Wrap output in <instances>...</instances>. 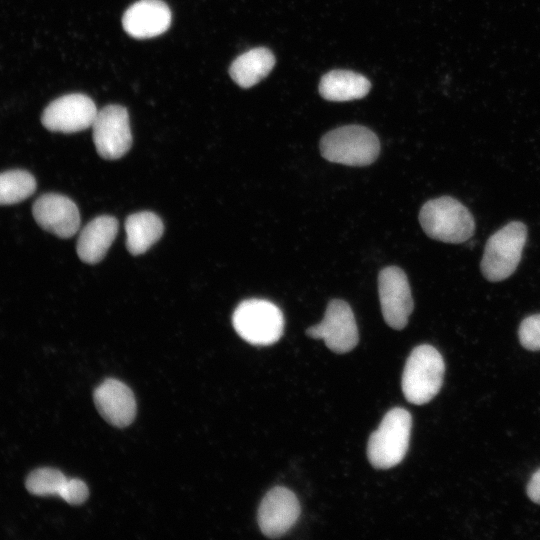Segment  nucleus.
I'll return each mask as SVG.
<instances>
[{
  "label": "nucleus",
  "mask_w": 540,
  "mask_h": 540,
  "mask_svg": "<svg viewBox=\"0 0 540 540\" xmlns=\"http://www.w3.org/2000/svg\"><path fill=\"white\" fill-rule=\"evenodd\" d=\"M419 222L430 238L445 243H463L475 231L471 212L449 196L427 201L419 212Z\"/></svg>",
  "instance_id": "obj_1"
},
{
  "label": "nucleus",
  "mask_w": 540,
  "mask_h": 540,
  "mask_svg": "<svg viewBox=\"0 0 540 540\" xmlns=\"http://www.w3.org/2000/svg\"><path fill=\"white\" fill-rule=\"evenodd\" d=\"M445 371L444 360L431 345L415 347L406 360L402 374V391L412 404L423 405L440 391Z\"/></svg>",
  "instance_id": "obj_2"
},
{
  "label": "nucleus",
  "mask_w": 540,
  "mask_h": 540,
  "mask_svg": "<svg viewBox=\"0 0 540 540\" xmlns=\"http://www.w3.org/2000/svg\"><path fill=\"white\" fill-rule=\"evenodd\" d=\"M324 159L347 166L372 164L380 152L377 135L361 125H347L326 133L320 141Z\"/></svg>",
  "instance_id": "obj_3"
},
{
  "label": "nucleus",
  "mask_w": 540,
  "mask_h": 540,
  "mask_svg": "<svg viewBox=\"0 0 540 540\" xmlns=\"http://www.w3.org/2000/svg\"><path fill=\"white\" fill-rule=\"evenodd\" d=\"M412 428L410 413L400 407L389 410L379 427L369 437L367 457L376 469H389L399 464L409 447Z\"/></svg>",
  "instance_id": "obj_4"
},
{
  "label": "nucleus",
  "mask_w": 540,
  "mask_h": 540,
  "mask_svg": "<svg viewBox=\"0 0 540 540\" xmlns=\"http://www.w3.org/2000/svg\"><path fill=\"white\" fill-rule=\"evenodd\" d=\"M527 240V227L512 221L490 236L481 260L483 276L492 282L502 281L516 270Z\"/></svg>",
  "instance_id": "obj_5"
},
{
  "label": "nucleus",
  "mask_w": 540,
  "mask_h": 540,
  "mask_svg": "<svg viewBox=\"0 0 540 540\" xmlns=\"http://www.w3.org/2000/svg\"><path fill=\"white\" fill-rule=\"evenodd\" d=\"M235 331L246 342L267 346L277 342L284 331V317L272 302L248 299L241 302L232 316Z\"/></svg>",
  "instance_id": "obj_6"
},
{
  "label": "nucleus",
  "mask_w": 540,
  "mask_h": 540,
  "mask_svg": "<svg viewBox=\"0 0 540 540\" xmlns=\"http://www.w3.org/2000/svg\"><path fill=\"white\" fill-rule=\"evenodd\" d=\"M98 154L107 160L124 156L131 147L132 134L125 107L108 105L97 112L92 124Z\"/></svg>",
  "instance_id": "obj_7"
},
{
  "label": "nucleus",
  "mask_w": 540,
  "mask_h": 540,
  "mask_svg": "<svg viewBox=\"0 0 540 540\" xmlns=\"http://www.w3.org/2000/svg\"><path fill=\"white\" fill-rule=\"evenodd\" d=\"M306 335L323 339L331 351L340 354L351 351L359 340L353 311L348 303L340 299L328 303L322 321L309 327Z\"/></svg>",
  "instance_id": "obj_8"
},
{
  "label": "nucleus",
  "mask_w": 540,
  "mask_h": 540,
  "mask_svg": "<svg viewBox=\"0 0 540 540\" xmlns=\"http://www.w3.org/2000/svg\"><path fill=\"white\" fill-rule=\"evenodd\" d=\"M378 293L383 318L388 326L401 330L413 311L408 278L397 266L382 269L378 276Z\"/></svg>",
  "instance_id": "obj_9"
},
{
  "label": "nucleus",
  "mask_w": 540,
  "mask_h": 540,
  "mask_svg": "<svg viewBox=\"0 0 540 540\" xmlns=\"http://www.w3.org/2000/svg\"><path fill=\"white\" fill-rule=\"evenodd\" d=\"M97 108L84 94L64 95L52 101L42 114V124L50 131L74 133L92 126Z\"/></svg>",
  "instance_id": "obj_10"
},
{
  "label": "nucleus",
  "mask_w": 540,
  "mask_h": 540,
  "mask_svg": "<svg viewBox=\"0 0 540 540\" xmlns=\"http://www.w3.org/2000/svg\"><path fill=\"white\" fill-rule=\"evenodd\" d=\"M296 495L288 488L277 486L269 490L258 509V524L269 538H278L293 527L300 515Z\"/></svg>",
  "instance_id": "obj_11"
},
{
  "label": "nucleus",
  "mask_w": 540,
  "mask_h": 540,
  "mask_svg": "<svg viewBox=\"0 0 540 540\" xmlns=\"http://www.w3.org/2000/svg\"><path fill=\"white\" fill-rule=\"evenodd\" d=\"M32 213L40 227L60 238L72 237L80 227L76 204L61 194L41 195L33 204Z\"/></svg>",
  "instance_id": "obj_12"
},
{
  "label": "nucleus",
  "mask_w": 540,
  "mask_h": 540,
  "mask_svg": "<svg viewBox=\"0 0 540 540\" xmlns=\"http://www.w3.org/2000/svg\"><path fill=\"white\" fill-rule=\"evenodd\" d=\"M171 18V11L163 1L139 0L125 11L122 25L131 37L148 39L167 31Z\"/></svg>",
  "instance_id": "obj_13"
},
{
  "label": "nucleus",
  "mask_w": 540,
  "mask_h": 540,
  "mask_svg": "<svg viewBox=\"0 0 540 540\" xmlns=\"http://www.w3.org/2000/svg\"><path fill=\"white\" fill-rule=\"evenodd\" d=\"M95 406L100 415L116 427L132 423L136 401L130 388L116 379H106L94 391Z\"/></svg>",
  "instance_id": "obj_14"
},
{
  "label": "nucleus",
  "mask_w": 540,
  "mask_h": 540,
  "mask_svg": "<svg viewBox=\"0 0 540 540\" xmlns=\"http://www.w3.org/2000/svg\"><path fill=\"white\" fill-rule=\"evenodd\" d=\"M118 221L113 216L102 215L91 220L80 232L77 254L88 264L100 262L116 237Z\"/></svg>",
  "instance_id": "obj_15"
},
{
  "label": "nucleus",
  "mask_w": 540,
  "mask_h": 540,
  "mask_svg": "<svg viewBox=\"0 0 540 540\" xmlns=\"http://www.w3.org/2000/svg\"><path fill=\"white\" fill-rule=\"evenodd\" d=\"M371 83L363 75L349 70H332L320 80L319 93L328 101L344 102L365 97Z\"/></svg>",
  "instance_id": "obj_16"
},
{
  "label": "nucleus",
  "mask_w": 540,
  "mask_h": 540,
  "mask_svg": "<svg viewBox=\"0 0 540 540\" xmlns=\"http://www.w3.org/2000/svg\"><path fill=\"white\" fill-rule=\"evenodd\" d=\"M275 65L273 53L265 47L253 48L238 56L229 68L233 81L249 88L265 78Z\"/></svg>",
  "instance_id": "obj_17"
},
{
  "label": "nucleus",
  "mask_w": 540,
  "mask_h": 540,
  "mask_svg": "<svg viewBox=\"0 0 540 540\" xmlns=\"http://www.w3.org/2000/svg\"><path fill=\"white\" fill-rule=\"evenodd\" d=\"M161 219L150 211L131 214L125 222L126 247L132 255L145 253L163 234Z\"/></svg>",
  "instance_id": "obj_18"
},
{
  "label": "nucleus",
  "mask_w": 540,
  "mask_h": 540,
  "mask_svg": "<svg viewBox=\"0 0 540 540\" xmlns=\"http://www.w3.org/2000/svg\"><path fill=\"white\" fill-rule=\"evenodd\" d=\"M36 189L34 176L15 169L0 173V205H11L31 196Z\"/></svg>",
  "instance_id": "obj_19"
},
{
  "label": "nucleus",
  "mask_w": 540,
  "mask_h": 540,
  "mask_svg": "<svg viewBox=\"0 0 540 540\" xmlns=\"http://www.w3.org/2000/svg\"><path fill=\"white\" fill-rule=\"evenodd\" d=\"M68 478L58 469L44 467L33 470L26 478L28 492L35 496H62Z\"/></svg>",
  "instance_id": "obj_20"
},
{
  "label": "nucleus",
  "mask_w": 540,
  "mask_h": 540,
  "mask_svg": "<svg viewBox=\"0 0 540 540\" xmlns=\"http://www.w3.org/2000/svg\"><path fill=\"white\" fill-rule=\"evenodd\" d=\"M518 336L524 348L532 351L540 350V313L530 315L521 322Z\"/></svg>",
  "instance_id": "obj_21"
},
{
  "label": "nucleus",
  "mask_w": 540,
  "mask_h": 540,
  "mask_svg": "<svg viewBox=\"0 0 540 540\" xmlns=\"http://www.w3.org/2000/svg\"><path fill=\"white\" fill-rule=\"evenodd\" d=\"M89 489L85 482L77 478L68 479L65 490L61 496L71 505H79L88 498Z\"/></svg>",
  "instance_id": "obj_22"
},
{
  "label": "nucleus",
  "mask_w": 540,
  "mask_h": 540,
  "mask_svg": "<svg viewBox=\"0 0 540 540\" xmlns=\"http://www.w3.org/2000/svg\"><path fill=\"white\" fill-rule=\"evenodd\" d=\"M527 495L533 502L540 504V468L533 473L528 482Z\"/></svg>",
  "instance_id": "obj_23"
}]
</instances>
